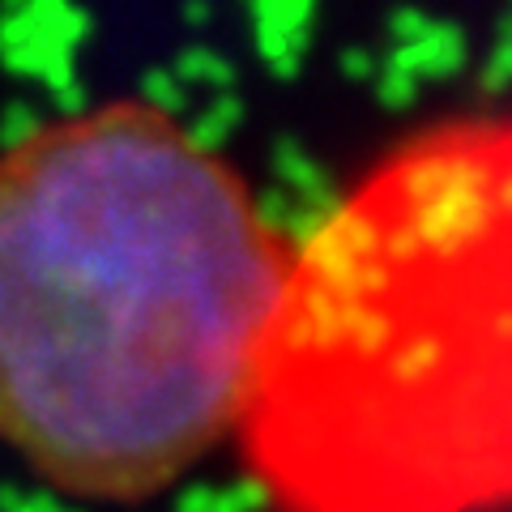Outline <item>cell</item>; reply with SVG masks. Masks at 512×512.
Here are the masks:
<instances>
[{
  "label": "cell",
  "instance_id": "cell-1",
  "mask_svg": "<svg viewBox=\"0 0 512 512\" xmlns=\"http://www.w3.org/2000/svg\"><path fill=\"white\" fill-rule=\"evenodd\" d=\"M295 244L150 99L0 154V444L90 504H141L244 419Z\"/></svg>",
  "mask_w": 512,
  "mask_h": 512
},
{
  "label": "cell",
  "instance_id": "cell-2",
  "mask_svg": "<svg viewBox=\"0 0 512 512\" xmlns=\"http://www.w3.org/2000/svg\"><path fill=\"white\" fill-rule=\"evenodd\" d=\"M235 440L269 512H512V116L402 137L295 248Z\"/></svg>",
  "mask_w": 512,
  "mask_h": 512
}]
</instances>
